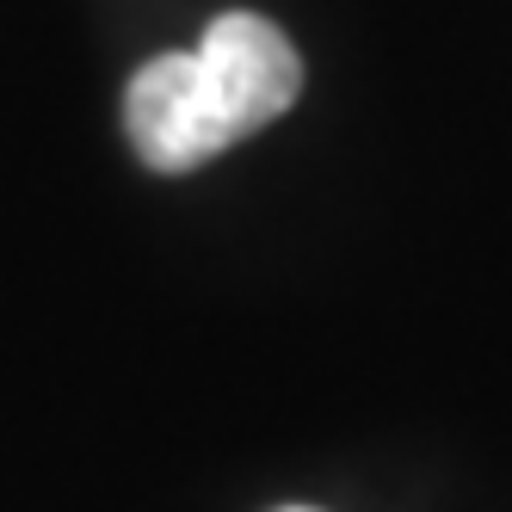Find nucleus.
I'll return each instance as SVG.
<instances>
[{
    "label": "nucleus",
    "mask_w": 512,
    "mask_h": 512,
    "mask_svg": "<svg viewBox=\"0 0 512 512\" xmlns=\"http://www.w3.org/2000/svg\"><path fill=\"white\" fill-rule=\"evenodd\" d=\"M303 93V56L266 13H216L198 50L142 62L124 87V136L142 167L192 173L278 124Z\"/></svg>",
    "instance_id": "obj_1"
},
{
    "label": "nucleus",
    "mask_w": 512,
    "mask_h": 512,
    "mask_svg": "<svg viewBox=\"0 0 512 512\" xmlns=\"http://www.w3.org/2000/svg\"><path fill=\"white\" fill-rule=\"evenodd\" d=\"M278 512H315V506H278Z\"/></svg>",
    "instance_id": "obj_2"
}]
</instances>
